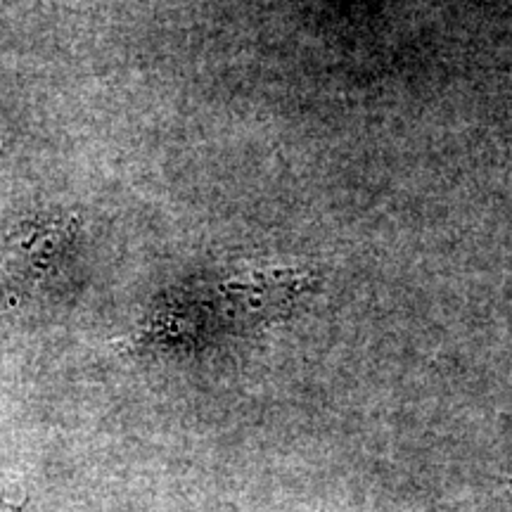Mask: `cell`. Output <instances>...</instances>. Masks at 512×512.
I'll list each match as a JSON object with an SVG mask.
<instances>
[{
	"label": "cell",
	"mask_w": 512,
	"mask_h": 512,
	"mask_svg": "<svg viewBox=\"0 0 512 512\" xmlns=\"http://www.w3.org/2000/svg\"><path fill=\"white\" fill-rule=\"evenodd\" d=\"M0 512H29V508L22 501H17V498L0 491Z\"/></svg>",
	"instance_id": "obj_1"
},
{
	"label": "cell",
	"mask_w": 512,
	"mask_h": 512,
	"mask_svg": "<svg viewBox=\"0 0 512 512\" xmlns=\"http://www.w3.org/2000/svg\"><path fill=\"white\" fill-rule=\"evenodd\" d=\"M508 498H510V503H512V484H510V489H508Z\"/></svg>",
	"instance_id": "obj_2"
}]
</instances>
